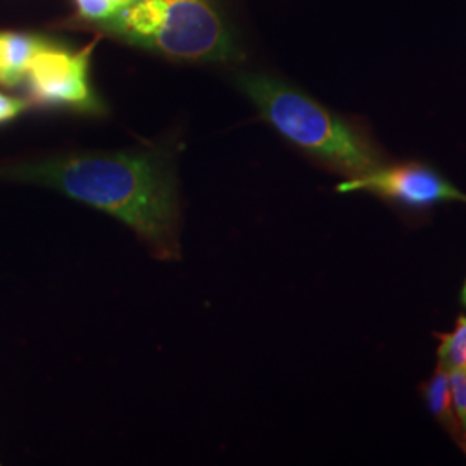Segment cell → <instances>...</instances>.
I'll list each match as a JSON object with an SVG mask.
<instances>
[{"mask_svg":"<svg viewBox=\"0 0 466 466\" xmlns=\"http://www.w3.org/2000/svg\"><path fill=\"white\" fill-rule=\"evenodd\" d=\"M46 185L130 227L159 258H180V204L175 169L159 152H86L5 171Z\"/></svg>","mask_w":466,"mask_h":466,"instance_id":"1","label":"cell"},{"mask_svg":"<svg viewBox=\"0 0 466 466\" xmlns=\"http://www.w3.org/2000/svg\"><path fill=\"white\" fill-rule=\"evenodd\" d=\"M237 85L259 115L299 149L354 177L379 167L361 135L298 88L261 73H242Z\"/></svg>","mask_w":466,"mask_h":466,"instance_id":"2","label":"cell"},{"mask_svg":"<svg viewBox=\"0 0 466 466\" xmlns=\"http://www.w3.org/2000/svg\"><path fill=\"white\" fill-rule=\"evenodd\" d=\"M99 28L117 38L169 57L227 63L237 46L209 0H137Z\"/></svg>","mask_w":466,"mask_h":466,"instance_id":"3","label":"cell"},{"mask_svg":"<svg viewBox=\"0 0 466 466\" xmlns=\"http://www.w3.org/2000/svg\"><path fill=\"white\" fill-rule=\"evenodd\" d=\"M92 50L94 46L69 52L47 44V47L35 57L25 78L32 99L46 106L96 111L99 102L88 80Z\"/></svg>","mask_w":466,"mask_h":466,"instance_id":"4","label":"cell"},{"mask_svg":"<svg viewBox=\"0 0 466 466\" xmlns=\"http://www.w3.org/2000/svg\"><path fill=\"white\" fill-rule=\"evenodd\" d=\"M371 192L408 206H429L442 200H463L466 196L439 173L421 165L375 167L337 185V192Z\"/></svg>","mask_w":466,"mask_h":466,"instance_id":"5","label":"cell"},{"mask_svg":"<svg viewBox=\"0 0 466 466\" xmlns=\"http://www.w3.org/2000/svg\"><path fill=\"white\" fill-rule=\"evenodd\" d=\"M47 44L34 35L0 32V86L23 84L35 57Z\"/></svg>","mask_w":466,"mask_h":466,"instance_id":"6","label":"cell"},{"mask_svg":"<svg viewBox=\"0 0 466 466\" xmlns=\"http://www.w3.org/2000/svg\"><path fill=\"white\" fill-rule=\"evenodd\" d=\"M425 398L435 420L451 433V437L463 448L466 452V435L460 423L458 413L454 410L452 394H451L450 373L442 368H437L432 379L425 387Z\"/></svg>","mask_w":466,"mask_h":466,"instance_id":"7","label":"cell"},{"mask_svg":"<svg viewBox=\"0 0 466 466\" xmlns=\"http://www.w3.org/2000/svg\"><path fill=\"white\" fill-rule=\"evenodd\" d=\"M439 368L450 371L466 370V317L458 318L454 330L442 335L437 350Z\"/></svg>","mask_w":466,"mask_h":466,"instance_id":"8","label":"cell"},{"mask_svg":"<svg viewBox=\"0 0 466 466\" xmlns=\"http://www.w3.org/2000/svg\"><path fill=\"white\" fill-rule=\"evenodd\" d=\"M450 385L454 410L466 435V370L450 371Z\"/></svg>","mask_w":466,"mask_h":466,"instance_id":"9","label":"cell"},{"mask_svg":"<svg viewBox=\"0 0 466 466\" xmlns=\"http://www.w3.org/2000/svg\"><path fill=\"white\" fill-rule=\"evenodd\" d=\"M75 2L80 15L96 23L116 15L115 7L107 0H75Z\"/></svg>","mask_w":466,"mask_h":466,"instance_id":"10","label":"cell"},{"mask_svg":"<svg viewBox=\"0 0 466 466\" xmlns=\"http://www.w3.org/2000/svg\"><path fill=\"white\" fill-rule=\"evenodd\" d=\"M26 107H28V104L25 100L9 97L0 92V123L11 121L13 117L21 115Z\"/></svg>","mask_w":466,"mask_h":466,"instance_id":"11","label":"cell"},{"mask_svg":"<svg viewBox=\"0 0 466 466\" xmlns=\"http://www.w3.org/2000/svg\"><path fill=\"white\" fill-rule=\"evenodd\" d=\"M113 7H115V11L119 13L121 9H125V7H128L130 4H134L135 0H107Z\"/></svg>","mask_w":466,"mask_h":466,"instance_id":"12","label":"cell"},{"mask_svg":"<svg viewBox=\"0 0 466 466\" xmlns=\"http://www.w3.org/2000/svg\"><path fill=\"white\" fill-rule=\"evenodd\" d=\"M461 299H463V302L466 304V282L465 287H463V292H461Z\"/></svg>","mask_w":466,"mask_h":466,"instance_id":"13","label":"cell"},{"mask_svg":"<svg viewBox=\"0 0 466 466\" xmlns=\"http://www.w3.org/2000/svg\"><path fill=\"white\" fill-rule=\"evenodd\" d=\"M135 2H137V0H135Z\"/></svg>","mask_w":466,"mask_h":466,"instance_id":"14","label":"cell"}]
</instances>
